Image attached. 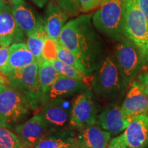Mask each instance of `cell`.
<instances>
[{"mask_svg":"<svg viewBox=\"0 0 148 148\" xmlns=\"http://www.w3.org/2000/svg\"><path fill=\"white\" fill-rule=\"evenodd\" d=\"M92 16L83 14L66 23L58 40L78 59L87 76L97 71L104 60L103 42L94 28Z\"/></svg>","mask_w":148,"mask_h":148,"instance_id":"1","label":"cell"},{"mask_svg":"<svg viewBox=\"0 0 148 148\" xmlns=\"http://www.w3.org/2000/svg\"><path fill=\"white\" fill-rule=\"evenodd\" d=\"M31 110L26 99L0 73V126L13 130L28 117Z\"/></svg>","mask_w":148,"mask_h":148,"instance_id":"2","label":"cell"},{"mask_svg":"<svg viewBox=\"0 0 148 148\" xmlns=\"http://www.w3.org/2000/svg\"><path fill=\"white\" fill-rule=\"evenodd\" d=\"M90 84L97 95L108 99L121 97L127 86L116 62L110 56L95 72Z\"/></svg>","mask_w":148,"mask_h":148,"instance_id":"3","label":"cell"},{"mask_svg":"<svg viewBox=\"0 0 148 148\" xmlns=\"http://www.w3.org/2000/svg\"><path fill=\"white\" fill-rule=\"evenodd\" d=\"M3 76L11 87L26 99L32 111L39 109L42 105V94L38 82V64L37 61Z\"/></svg>","mask_w":148,"mask_h":148,"instance_id":"4","label":"cell"},{"mask_svg":"<svg viewBox=\"0 0 148 148\" xmlns=\"http://www.w3.org/2000/svg\"><path fill=\"white\" fill-rule=\"evenodd\" d=\"M92 19L96 29L110 39L119 41L125 38L123 27V0H102Z\"/></svg>","mask_w":148,"mask_h":148,"instance_id":"5","label":"cell"},{"mask_svg":"<svg viewBox=\"0 0 148 148\" xmlns=\"http://www.w3.org/2000/svg\"><path fill=\"white\" fill-rule=\"evenodd\" d=\"M123 32L138 48L148 64V25L135 2L123 0Z\"/></svg>","mask_w":148,"mask_h":148,"instance_id":"6","label":"cell"},{"mask_svg":"<svg viewBox=\"0 0 148 148\" xmlns=\"http://www.w3.org/2000/svg\"><path fill=\"white\" fill-rule=\"evenodd\" d=\"M114 56L118 68L127 85L147 64L138 48L127 38L118 41L114 47Z\"/></svg>","mask_w":148,"mask_h":148,"instance_id":"7","label":"cell"},{"mask_svg":"<svg viewBox=\"0 0 148 148\" xmlns=\"http://www.w3.org/2000/svg\"><path fill=\"white\" fill-rule=\"evenodd\" d=\"M97 110L88 88L82 90L73 99L70 113L69 125L71 128L81 131L95 125L97 122Z\"/></svg>","mask_w":148,"mask_h":148,"instance_id":"8","label":"cell"},{"mask_svg":"<svg viewBox=\"0 0 148 148\" xmlns=\"http://www.w3.org/2000/svg\"><path fill=\"white\" fill-rule=\"evenodd\" d=\"M72 106V105H71ZM69 103L58 98L46 103L40 109L39 113L45 122L50 132L62 130L69 123L70 119Z\"/></svg>","mask_w":148,"mask_h":148,"instance_id":"9","label":"cell"},{"mask_svg":"<svg viewBox=\"0 0 148 148\" xmlns=\"http://www.w3.org/2000/svg\"><path fill=\"white\" fill-rule=\"evenodd\" d=\"M13 130L25 148H33L40 140L50 132L39 112L16 125Z\"/></svg>","mask_w":148,"mask_h":148,"instance_id":"10","label":"cell"},{"mask_svg":"<svg viewBox=\"0 0 148 148\" xmlns=\"http://www.w3.org/2000/svg\"><path fill=\"white\" fill-rule=\"evenodd\" d=\"M11 10L16 23L27 36L44 25V20L25 0H11Z\"/></svg>","mask_w":148,"mask_h":148,"instance_id":"11","label":"cell"},{"mask_svg":"<svg viewBox=\"0 0 148 148\" xmlns=\"http://www.w3.org/2000/svg\"><path fill=\"white\" fill-rule=\"evenodd\" d=\"M122 135L125 148L148 147V113L133 118Z\"/></svg>","mask_w":148,"mask_h":148,"instance_id":"12","label":"cell"},{"mask_svg":"<svg viewBox=\"0 0 148 148\" xmlns=\"http://www.w3.org/2000/svg\"><path fill=\"white\" fill-rule=\"evenodd\" d=\"M121 108L123 114L131 120L136 116L148 113V95L137 80L132 81Z\"/></svg>","mask_w":148,"mask_h":148,"instance_id":"13","label":"cell"},{"mask_svg":"<svg viewBox=\"0 0 148 148\" xmlns=\"http://www.w3.org/2000/svg\"><path fill=\"white\" fill-rule=\"evenodd\" d=\"M24 39V32L16 23L11 8L0 0V41L10 45Z\"/></svg>","mask_w":148,"mask_h":148,"instance_id":"14","label":"cell"},{"mask_svg":"<svg viewBox=\"0 0 148 148\" xmlns=\"http://www.w3.org/2000/svg\"><path fill=\"white\" fill-rule=\"evenodd\" d=\"M97 121L103 130L110 133L111 135H116L125 130L131 119L123 114L121 107L112 103L106 106L97 115Z\"/></svg>","mask_w":148,"mask_h":148,"instance_id":"15","label":"cell"},{"mask_svg":"<svg viewBox=\"0 0 148 148\" xmlns=\"http://www.w3.org/2000/svg\"><path fill=\"white\" fill-rule=\"evenodd\" d=\"M36 61L26 44L24 42H16L9 47V56L8 62L1 73L6 75L12 72L20 70Z\"/></svg>","mask_w":148,"mask_h":148,"instance_id":"16","label":"cell"},{"mask_svg":"<svg viewBox=\"0 0 148 148\" xmlns=\"http://www.w3.org/2000/svg\"><path fill=\"white\" fill-rule=\"evenodd\" d=\"M86 88H87V84L85 83L60 75L53 82L47 95L44 97L41 106L49 101L74 95L82 92Z\"/></svg>","mask_w":148,"mask_h":148,"instance_id":"17","label":"cell"},{"mask_svg":"<svg viewBox=\"0 0 148 148\" xmlns=\"http://www.w3.org/2000/svg\"><path fill=\"white\" fill-rule=\"evenodd\" d=\"M110 133L92 125L80 131L75 138L76 148H106L110 141Z\"/></svg>","mask_w":148,"mask_h":148,"instance_id":"18","label":"cell"},{"mask_svg":"<svg viewBox=\"0 0 148 148\" xmlns=\"http://www.w3.org/2000/svg\"><path fill=\"white\" fill-rule=\"evenodd\" d=\"M68 18V14L58 3L51 1L45 10L44 25L49 38L58 40L62 31Z\"/></svg>","mask_w":148,"mask_h":148,"instance_id":"19","label":"cell"},{"mask_svg":"<svg viewBox=\"0 0 148 148\" xmlns=\"http://www.w3.org/2000/svg\"><path fill=\"white\" fill-rule=\"evenodd\" d=\"M75 145V138L67 132L61 130L49 132L33 148H63Z\"/></svg>","mask_w":148,"mask_h":148,"instance_id":"20","label":"cell"},{"mask_svg":"<svg viewBox=\"0 0 148 148\" xmlns=\"http://www.w3.org/2000/svg\"><path fill=\"white\" fill-rule=\"evenodd\" d=\"M37 62L38 64V82L43 100L53 82L58 79L60 74L54 69L50 62L44 59Z\"/></svg>","mask_w":148,"mask_h":148,"instance_id":"21","label":"cell"},{"mask_svg":"<svg viewBox=\"0 0 148 148\" xmlns=\"http://www.w3.org/2000/svg\"><path fill=\"white\" fill-rule=\"evenodd\" d=\"M27 37V45L29 49L34 55L37 62L43 59L42 57V51L44 42L48 37L45 25L40 26Z\"/></svg>","mask_w":148,"mask_h":148,"instance_id":"22","label":"cell"},{"mask_svg":"<svg viewBox=\"0 0 148 148\" xmlns=\"http://www.w3.org/2000/svg\"><path fill=\"white\" fill-rule=\"evenodd\" d=\"M49 62L61 75L70 77V78L74 79L77 81H80V82H84L86 84H90L91 82V76L84 75V74L80 73L75 68H73V66L65 63L63 61L60 60V59L56 58L55 60L50 61Z\"/></svg>","mask_w":148,"mask_h":148,"instance_id":"23","label":"cell"},{"mask_svg":"<svg viewBox=\"0 0 148 148\" xmlns=\"http://www.w3.org/2000/svg\"><path fill=\"white\" fill-rule=\"evenodd\" d=\"M57 57L60 60L63 61L65 63L73 66V68H75L80 73L87 76L84 66L80 63L78 59L74 56L71 51H69L67 48L62 45L59 42V40H58V45H57Z\"/></svg>","mask_w":148,"mask_h":148,"instance_id":"24","label":"cell"},{"mask_svg":"<svg viewBox=\"0 0 148 148\" xmlns=\"http://www.w3.org/2000/svg\"><path fill=\"white\" fill-rule=\"evenodd\" d=\"M0 147L21 148L23 145L17 135L6 127L0 126Z\"/></svg>","mask_w":148,"mask_h":148,"instance_id":"25","label":"cell"},{"mask_svg":"<svg viewBox=\"0 0 148 148\" xmlns=\"http://www.w3.org/2000/svg\"><path fill=\"white\" fill-rule=\"evenodd\" d=\"M57 45H58V40H53L49 37L46 38L42 51V57L44 60L50 62L58 58Z\"/></svg>","mask_w":148,"mask_h":148,"instance_id":"26","label":"cell"},{"mask_svg":"<svg viewBox=\"0 0 148 148\" xmlns=\"http://www.w3.org/2000/svg\"><path fill=\"white\" fill-rule=\"evenodd\" d=\"M57 3L67 13L75 14L80 10L78 0H56Z\"/></svg>","mask_w":148,"mask_h":148,"instance_id":"27","label":"cell"},{"mask_svg":"<svg viewBox=\"0 0 148 148\" xmlns=\"http://www.w3.org/2000/svg\"><path fill=\"white\" fill-rule=\"evenodd\" d=\"M9 47H10V45L0 41V72L8 62L9 56Z\"/></svg>","mask_w":148,"mask_h":148,"instance_id":"28","label":"cell"},{"mask_svg":"<svg viewBox=\"0 0 148 148\" xmlns=\"http://www.w3.org/2000/svg\"><path fill=\"white\" fill-rule=\"evenodd\" d=\"M80 9L84 12L95 8L100 4L102 0H78Z\"/></svg>","mask_w":148,"mask_h":148,"instance_id":"29","label":"cell"},{"mask_svg":"<svg viewBox=\"0 0 148 148\" xmlns=\"http://www.w3.org/2000/svg\"><path fill=\"white\" fill-rule=\"evenodd\" d=\"M135 2L148 25V0H135Z\"/></svg>","mask_w":148,"mask_h":148,"instance_id":"30","label":"cell"},{"mask_svg":"<svg viewBox=\"0 0 148 148\" xmlns=\"http://www.w3.org/2000/svg\"><path fill=\"white\" fill-rule=\"evenodd\" d=\"M106 148H125L122 134L111 140Z\"/></svg>","mask_w":148,"mask_h":148,"instance_id":"31","label":"cell"},{"mask_svg":"<svg viewBox=\"0 0 148 148\" xmlns=\"http://www.w3.org/2000/svg\"><path fill=\"white\" fill-rule=\"evenodd\" d=\"M137 81L143 91L148 95V71L138 75Z\"/></svg>","mask_w":148,"mask_h":148,"instance_id":"32","label":"cell"},{"mask_svg":"<svg viewBox=\"0 0 148 148\" xmlns=\"http://www.w3.org/2000/svg\"><path fill=\"white\" fill-rule=\"evenodd\" d=\"M35 3V4L38 5L40 8H42V7L45 5L46 3H47V1L49 0H32Z\"/></svg>","mask_w":148,"mask_h":148,"instance_id":"33","label":"cell"},{"mask_svg":"<svg viewBox=\"0 0 148 148\" xmlns=\"http://www.w3.org/2000/svg\"><path fill=\"white\" fill-rule=\"evenodd\" d=\"M63 148H76L75 147V145H72V146H69V147H63Z\"/></svg>","mask_w":148,"mask_h":148,"instance_id":"34","label":"cell"},{"mask_svg":"<svg viewBox=\"0 0 148 148\" xmlns=\"http://www.w3.org/2000/svg\"><path fill=\"white\" fill-rule=\"evenodd\" d=\"M147 148H148V147H147Z\"/></svg>","mask_w":148,"mask_h":148,"instance_id":"35","label":"cell"},{"mask_svg":"<svg viewBox=\"0 0 148 148\" xmlns=\"http://www.w3.org/2000/svg\"><path fill=\"white\" fill-rule=\"evenodd\" d=\"M0 148H1V147H0Z\"/></svg>","mask_w":148,"mask_h":148,"instance_id":"36","label":"cell"}]
</instances>
